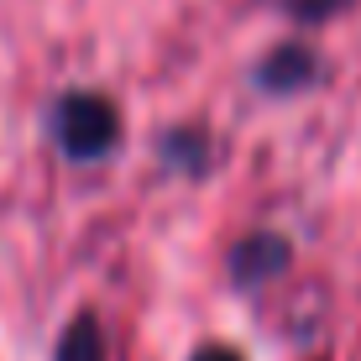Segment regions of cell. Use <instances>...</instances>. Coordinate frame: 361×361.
Returning <instances> with one entry per match:
<instances>
[{
  "label": "cell",
  "mask_w": 361,
  "mask_h": 361,
  "mask_svg": "<svg viewBox=\"0 0 361 361\" xmlns=\"http://www.w3.org/2000/svg\"><path fill=\"white\" fill-rule=\"evenodd\" d=\"M283 267H288V241H283L278 231H257L231 252V278L241 283V288H262Z\"/></svg>",
  "instance_id": "cell-2"
},
{
  "label": "cell",
  "mask_w": 361,
  "mask_h": 361,
  "mask_svg": "<svg viewBox=\"0 0 361 361\" xmlns=\"http://www.w3.org/2000/svg\"><path fill=\"white\" fill-rule=\"evenodd\" d=\"M116 136H121V121H116V105L105 94L73 90L53 105V142L73 163H99L116 147Z\"/></svg>",
  "instance_id": "cell-1"
},
{
  "label": "cell",
  "mask_w": 361,
  "mask_h": 361,
  "mask_svg": "<svg viewBox=\"0 0 361 361\" xmlns=\"http://www.w3.org/2000/svg\"><path fill=\"white\" fill-rule=\"evenodd\" d=\"M58 361H105V335L94 314H79L58 341Z\"/></svg>",
  "instance_id": "cell-4"
},
{
  "label": "cell",
  "mask_w": 361,
  "mask_h": 361,
  "mask_svg": "<svg viewBox=\"0 0 361 361\" xmlns=\"http://www.w3.org/2000/svg\"><path fill=\"white\" fill-rule=\"evenodd\" d=\"M189 361H241V356H235V351H226V345H199V351H194Z\"/></svg>",
  "instance_id": "cell-7"
},
{
  "label": "cell",
  "mask_w": 361,
  "mask_h": 361,
  "mask_svg": "<svg viewBox=\"0 0 361 361\" xmlns=\"http://www.w3.org/2000/svg\"><path fill=\"white\" fill-rule=\"evenodd\" d=\"M163 157L173 168H183V173H204L209 163V142H204V131H194V126H178L163 142Z\"/></svg>",
  "instance_id": "cell-5"
},
{
  "label": "cell",
  "mask_w": 361,
  "mask_h": 361,
  "mask_svg": "<svg viewBox=\"0 0 361 361\" xmlns=\"http://www.w3.org/2000/svg\"><path fill=\"white\" fill-rule=\"evenodd\" d=\"M314 79H319V58L309 53V47H298V42L278 47V53H272L267 63L257 68V84H262V90H272V94H293V90H309Z\"/></svg>",
  "instance_id": "cell-3"
},
{
  "label": "cell",
  "mask_w": 361,
  "mask_h": 361,
  "mask_svg": "<svg viewBox=\"0 0 361 361\" xmlns=\"http://www.w3.org/2000/svg\"><path fill=\"white\" fill-rule=\"evenodd\" d=\"M283 11H288L293 21H330V16H341L351 0H278Z\"/></svg>",
  "instance_id": "cell-6"
}]
</instances>
